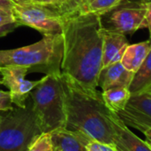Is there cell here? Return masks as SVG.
Listing matches in <instances>:
<instances>
[{"mask_svg":"<svg viewBox=\"0 0 151 151\" xmlns=\"http://www.w3.org/2000/svg\"><path fill=\"white\" fill-rule=\"evenodd\" d=\"M111 124L113 142L118 151H151L147 140L134 134L114 112L111 115Z\"/></svg>","mask_w":151,"mask_h":151,"instance_id":"30bf717a","label":"cell"},{"mask_svg":"<svg viewBox=\"0 0 151 151\" xmlns=\"http://www.w3.org/2000/svg\"><path fill=\"white\" fill-rule=\"evenodd\" d=\"M28 151H53L51 132H41L34 138Z\"/></svg>","mask_w":151,"mask_h":151,"instance_id":"ac0fdd59","label":"cell"},{"mask_svg":"<svg viewBox=\"0 0 151 151\" xmlns=\"http://www.w3.org/2000/svg\"><path fill=\"white\" fill-rule=\"evenodd\" d=\"M63 54L62 34L43 36L32 45L10 50H0V67L22 66L29 73L60 75Z\"/></svg>","mask_w":151,"mask_h":151,"instance_id":"3957f363","label":"cell"},{"mask_svg":"<svg viewBox=\"0 0 151 151\" xmlns=\"http://www.w3.org/2000/svg\"><path fill=\"white\" fill-rule=\"evenodd\" d=\"M2 79L0 85L8 88L12 101L15 107L23 108L27 104V100L30 92L41 81H29L26 79L27 75L29 74V68L22 66H6L0 67Z\"/></svg>","mask_w":151,"mask_h":151,"instance_id":"ba28073f","label":"cell"},{"mask_svg":"<svg viewBox=\"0 0 151 151\" xmlns=\"http://www.w3.org/2000/svg\"><path fill=\"white\" fill-rule=\"evenodd\" d=\"M41 133L31 102L6 111L0 121V151H28L36 136Z\"/></svg>","mask_w":151,"mask_h":151,"instance_id":"5b68a950","label":"cell"},{"mask_svg":"<svg viewBox=\"0 0 151 151\" xmlns=\"http://www.w3.org/2000/svg\"><path fill=\"white\" fill-rule=\"evenodd\" d=\"M14 18L13 15V12L0 9V25L14 22Z\"/></svg>","mask_w":151,"mask_h":151,"instance_id":"cb8c5ba5","label":"cell"},{"mask_svg":"<svg viewBox=\"0 0 151 151\" xmlns=\"http://www.w3.org/2000/svg\"><path fill=\"white\" fill-rule=\"evenodd\" d=\"M147 4H151V0H147Z\"/></svg>","mask_w":151,"mask_h":151,"instance_id":"d6a6232c","label":"cell"},{"mask_svg":"<svg viewBox=\"0 0 151 151\" xmlns=\"http://www.w3.org/2000/svg\"><path fill=\"white\" fill-rule=\"evenodd\" d=\"M53 151H60V150H56V149H53Z\"/></svg>","mask_w":151,"mask_h":151,"instance_id":"d590c367","label":"cell"},{"mask_svg":"<svg viewBox=\"0 0 151 151\" xmlns=\"http://www.w3.org/2000/svg\"><path fill=\"white\" fill-rule=\"evenodd\" d=\"M151 49V39L128 45L122 57V65L129 71L135 73L143 63Z\"/></svg>","mask_w":151,"mask_h":151,"instance_id":"4fadbf2b","label":"cell"},{"mask_svg":"<svg viewBox=\"0 0 151 151\" xmlns=\"http://www.w3.org/2000/svg\"><path fill=\"white\" fill-rule=\"evenodd\" d=\"M33 3L41 5V6H48L53 9L58 10L61 14H63V10L65 8V6L68 4V0H31Z\"/></svg>","mask_w":151,"mask_h":151,"instance_id":"ffe728a7","label":"cell"},{"mask_svg":"<svg viewBox=\"0 0 151 151\" xmlns=\"http://www.w3.org/2000/svg\"><path fill=\"white\" fill-rule=\"evenodd\" d=\"M86 0H68L67 6H65L63 10L62 15L79 10L86 4Z\"/></svg>","mask_w":151,"mask_h":151,"instance_id":"7402d4cb","label":"cell"},{"mask_svg":"<svg viewBox=\"0 0 151 151\" xmlns=\"http://www.w3.org/2000/svg\"><path fill=\"white\" fill-rule=\"evenodd\" d=\"M13 1V15L20 26L32 28L43 36L62 33V14L58 10L32 1Z\"/></svg>","mask_w":151,"mask_h":151,"instance_id":"8992f818","label":"cell"},{"mask_svg":"<svg viewBox=\"0 0 151 151\" xmlns=\"http://www.w3.org/2000/svg\"><path fill=\"white\" fill-rule=\"evenodd\" d=\"M146 21H147V29L149 31V39H151V4H147Z\"/></svg>","mask_w":151,"mask_h":151,"instance_id":"484cf974","label":"cell"},{"mask_svg":"<svg viewBox=\"0 0 151 151\" xmlns=\"http://www.w3.org/2000/svg\"></svg>","mask_w":151,"mask_h":151,"instance_id":"8d00e7d4","label":"cell"},{"mask_svg":"<svg viewBox=\"0 0 151 151\" xmlns=\"http://www.w3.org/2000/svg\"><path fill=\"white\" fill-rule=\"evenodd\" d=\"M92 1H93V0H86V4H88V3H90V2H92ZM86 4H85V5H86ZM85 5H84V6H85Z\"/></svg>","mask_w":151,"mask_h":151,"instance_id":"1f68e13d","label":"cell"},{"mask_svg":"<svg viewBox=\"0 0 151 151\" xmlns=\"http://www.w3.org/2000/svg\"><path fill=\"white\" fill-rule=\"evenodd\" d=\"M18 27H20V25L16 22H11V23H6V24H1L0 25V37L8 35L9 33L13 32Z\"/></svg>","mask_w":151,"mask_h":151,"instance_id":"603a6c76","label":"cell"},{"mask_svg":"<svg viewBox=\"0 0 151 151\" xmlns=\"http://www.w3.org/2000/svg\"><path fill=\"white\" fill-rule=\"evenodd\" d=\"M23 1H31V0H23Z\"/></svg>","mask_w":151,"mask_h":151,"instance_id":"e575fe53","label":"cell"},{"mask_svg":"<svg viewBox=\"0 0 151 151\" xmlns=\"http://www.w3.org/2000/svg\"><path fill=\"white\" fill-rule=\"evenodd\" d=\"M65 95V129L86 134L91 139L114 144L112 111L105 105L101 93L82 86L74 78L61 74Z\"/></svg>","mask_w":151,"mask_h":151,"instance_id":"7a4b0ae2","label":"cell"},{"mask_svg":"<svg viewBox=\"0 0 151 151\" xmlns=\"http://www.w3.org/2000/svg\"><path fill=\"white\" fill-rule=\"evenodd\" d=\"M144 92H148V93H151V86H148V87H147V89H146Z\"/></svg>","mask_w":151,"mask_h":151,"instance_id":"f546056e","label":"cell"},{"mask_svg":"<svg viewBox=\"0 0 151 151\" xmlns=\"http://www.w3.org/2000/svg\"><path fill=\"white\" fill-rule=\"evenodd\" d=\"M2 79V74H1V72H0V80Z\"/></svg>","mask_w":151,"mask_h":151,"instance_id":"836d02e7","label":"cell"},{"mask_svg":"<svg viewBox=\"0 0 151 151\" xmlns=\"http://www.w3.org/2000/svg\"><path fill=\"white\" fill-rule=\"evenodd\" d=\"M147 144H148V147H149L150 149H151V141H150V140H147Z\"/></svg>","mask_w":151,"mask_h":151,"instance_id":"4dcf8cb0","label":"cell"},{"mask_svg":"<svg viewBox=\"0 0 151 151\" xmlns=\"http://www.w3.org/2000/svg\"><path fill=\"white\" fill-rule=\"evenodd\" d=\"M13 7H14L13 0H0V9L12 12Z\"/></svg>","mask_w":151,"mask_h":151,"instance_id":"d4e9b609","label":"cell"},{"mask_svg":"<svg viewBox=\"0 0 151 151\" xmlns=\"http://www.w3.org/2000/svg\"><path fill=\"white\" fill-rule=\"evenodd\" d=\"M134 73L127 70L121 61L115 62L101 69L98 77V86L102 91L114 87L129 88Z\"/></svg>","mask_w":151,"mask_h":151,"instance_id":"7c38bea8","label":"cell"},{"mask_svg":"<svg viewBox=\"0 0 151 151\" xmlns=\"http://www.w3.org/2000/svg\"><path fill=\"white\" fill-rule=\"evenodd\" d=\"M6 111H0V121L2 120V118L4 117V115H5Z\"/></svg>","mask_w":151,"mask_h":151,"instance_id":"f1b7e54d","label":"cell"},{"mask_svg":"<svg viewBox=\"0 0 151 151\" xmlns=\"http://www.w3.org/2000/svg\"><path fill=\"white\" fill-rule=\"evenodd\" d=\"M117 116L126 126L137 129L142 133L151 129V93L131 94L126 106Z\"/></svg>","mask_w":151,"mask_h":151,"instance_id":"9c48e42d","label":"cell"},{"mask_svg":"<svg viewBox=\"0 0 151 151\" xmlns=\"http://www.w3.org/2000/svg\"><path fill=\"white\" fill-rule=\"evenodd\" d=\"M122 3L123 0H93L92 2L83 6L79 11L93 13L99 16H102L120 6Z\"/></svg>","mask_w":151,"mask_h":151,"instance_id":"e0dca14e","label":"cell"},{"mask_svg":"<svg viewBox=\"0 0 151 151\" xmlns=\"http://www.w3.org/2000/svg\"><path fill=\"white\" fill-rule=\"evenodd\" d=\"M50 132L53 149L60 151H86L85 146L77 132L65 128H60Z\"/></svg>","mask_w":151,"mask_h":151,"instance_id":"5bb4252c","label":"cell"},{"mask_svg":"<svg viewBox=\"0 0 151 151\" xmlns=\"http://www.w3.org/2000/svg\"><path fill=\"white\" fill-rule=\"evenodd\" d=\"M147 4H126L120 6L101 16L106 18V26L104 28L117 31L124 35L133 34L136 31L147 29Z\"/></svg>","mask_w":151,"mask_h":151,"instance_id":"52a82bcc","label":"cell"},{"mask_svg":"<svg viewBox=\"0 0 151 151\" xmlns=\"http://www.w3.org/2000/svg\"><path fill=\"white\" fill-rule=\"evenodd\" d=\"M60 75H45L29 93L41 132L65 128V95Z\"/></svg>","mask_w":151,"mask_h":151,"instance_id":"277c9868","label":"cell"},{"mask_svg":"<svg viewBox=\"0 0 151 151\" xmlns=\"http://www.w3.org/2000/svg\"><path fill=\"white\" fill-rule=\"evenodd\" d=\"M101 34L102 37V68L121 61L129 45L126 35L104 27L101 28Z\"/></svg>","mask_w":151,"mask_h":151,"instance_id":"8fae6325","label":"cell"},{"mask_svg":"<svg viewBox=\"0 0 151 151\" xmlns=\"http://www.w3.org/2000/svg\"><path fill=\"white\" fill-rule=\"evenodd\" d=\"M86 151H118L114 144L104 143L91 138H87L84 143Z\"/></svg>","mask_w":151,"mask_h":151,"instance_id":"d6986e66","label":"cell"},{"mask_svg":"<svg viewBox=\"0 0 151 151\" xmlns=\"http://www.w3.org/2000/svg\"><path fill=\"white\" fill-rule=\"evenodd\" d=\"M151 86V49L141 66L134 73L133 78L129 86L131 94L144 92Z\"/></svg>","mask_w":151,"mask_h":151,"instance_id":"2e32d148","label":"cell"},{"mask_svg":"<svg viewBox=\"0 0 151 151\" xmlns=\"http://www.w3.org/2000/svg\"><path fill=\"white\" fill-rule=\"evenodd\" d=\"M143 134L145 135L147 140H150V141H151V129L147 130L145 132H143Z\"/></svg>","mask_w":151,"mask_h":151,"instance_id":"83f0119b","label":"cell"},{"mask_svg":"<svg viewBox=\"0 0 151 151\" xmlns=\"http://www.w3.org/2000/svg\"><path fill=\"white\" fill-rule=\"evenodd\" d=\"M147 0H123V3L126 4H147Z\"/></svg>","mask_w":151,"mask_h":151,"instance_id":"4316f807","label":"cell"},{"mask_svg":"<svg viewBox=\"0 0 151 151\" xmlns=\"http://www.w3.org/2000/svg\"><path fill=\"white\" fill-rule=\"evenodd\" d=\"M14 108L9 91L0 90V111H9Z\"/></svg>","mask_w":151,"mask_h":151,"instance_id":"44dd1931","label":"cell"},{"mask_svg":"<svg viewBox=\"0 0 151 151\" xmlns=\"http://www.w3.org/2000/svg\"><path fill=\"white\" fill-rule=\"evenodd\" d=\"M101 97L107 108L117 114L126 106L131 97V93L127 87H114L102 91Z\"/></svg>","mask_w":151,"mask_h":151,"instance_id":"9a60e30c","label":"cell"},{"mask_svg":"<svg viewBox=\"0 0 151 151\" xmlns=\"http://www.w3.org/2000/svg\"><path fill=\"white\" fill-rule=\"evenodd\" d=\"M101 28V16L93 13L78 10L62 15L61 74L90 90L97 89L102 68Z\"/></svg>","mask_w":151,"mask_h":151,"instance_id":"6da1fadb","label":"cell"}]
</instances>
